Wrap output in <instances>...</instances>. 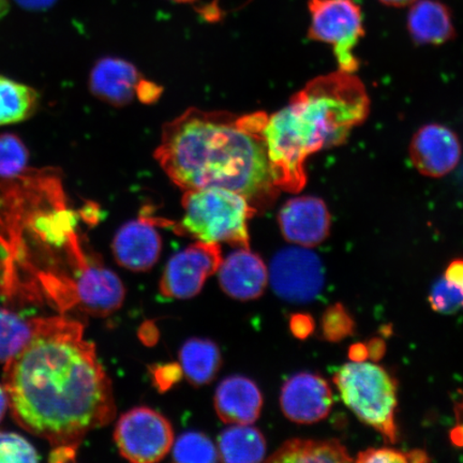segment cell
I'll list each match as a JSON object with an SVG mask.
<instances>
[{
    "mask_svg": "<svg viewBox=\"0 0 463 463\" xmlns=\"http://www.w3.org/2000/svg\"><path fill=\"white\" fill-rule=\"evenodd\" d=\"M83 333L71 318L37 317L31 343L5 364L13 418L54 449L77 451L87 434L115 418L112 382Z\"/></svg>",
    "mask_w": 463,
    "mask_h": 463,
    "instance_id": "6da1fadb",
    "label": "cell"
},
{
    "mask_svg": "<svg viewBox=\"0 0 463 463\" xmlns=\"http://www.w3.org/2000/svg\"><path fill=\"white\" fill-rule=\"evenodd\" d=\"M264 112L237 116L189 109L162 130L155 158L187 190L220 188L244 195L265 211L279 196L269 158Z\"/></svg>",
    "mask_w": 463,
    "mask_h": 463,
    "instance_id": "7a4b0ae2",
    "label": "cell"
},
{
    "mask_svg": "<svg viewBox=\"0 0 463 463\" xmlns=\"http://www.w3.org/2000/svg\"><path fill=\"white\" fill-rule=\"evenodd\" d=\"M369 108L366 89L354 73L338 71L310 80L265 126L278 188L299 193L307 182V159L345 144L352 130L366 120Z\"/></svg>",
    "mask_w": 463,
    "mask_h": 463,
    "instance_id": "3957f363",
    "label": "cell"
},
{
    "mask_svg": "<svg viewBox=\"0 0 463 463\" xmlns=\"http://www.w3.org/2000/svg\"><path fill=\"white\" fill-rule=\"evenodd\" d=\"M181 233L200 241L250 248L248 223L258 213L244 195L220 188L184 191Z\"/></svg>",
    "mask_w": 463,
    "mask_h": 463,
    "instance_id": "277c9868",
    "label": "cell"
},
{
    "mask_svg": "<svg viewBox=\"0 0 463 463\" xmlns=\"http://www.w3.org/2000/svg\"><path fill=\"white\" fill-rule=\"evenodd\" d=\"M334 382L346 407L358 420L373 427L387 443L398 442L397 382L383 367L351 362L335 373Z\"/></svg>",
    "mask_w": 463,
    "mask_h": 463,
    "instance_id": "5b68a950",
    "label": "cell"
},
{
    "mask_svg": "<svg viewBox=\"0 0 463 463\" xmlns=\"http://www.w3.org/2000/svg\"><path fill=\"white\" fill-rule=\"evenodd\" d=\"M308 37L333 46L340 71L355 73L354 50L364 36L362 9L354 0H309Z\"/></svg>",
    "mask_w": 463,
    "mask_h": 463,
    "instance_id": "8992f818",
    "label": "cell"
},
{
    "mask_svg": "<svg viewBox=\"0 0 463 463\" xmlns=\"http://www.w3.org/2000/svg\"><path fill=\"white\" fill-rule=\"evenodd\" d=\"M119 453L136 463H154L170 453L174 432L170 421L153 409L135 408L121 415L114 433Z\"/></svg>",
    "mask_w": 463,
    "mask_h": 463,
    "instance_id": "52a82bcc",
    "label": "cell"
},
{
    "mask_svg": "<svg viewBox=\"0 0 463 463\" xmlns=\"http://www.w3.org/2000/svg\"><path fill=\"white\" fill-rule=\"evenodd\" d=\"M269 281L280 298L305 304L321 293L326 278L317 254L298 246L283 249L276 254L270 262Z\"/></svg>",
    "mask_w": 463,
    "mask_h": 463,
    "instance_id": "ba28073f",
    "label": "cell"
},
{
    "mask_svg": "<svg viewBox=\"0 0 463 463\" xmlns=\"http://www.w3.org/2000/svg\"><path fill=\"white\" fill-rule=\"evenodd\" d=\"M222 260L216 242L198 241L190 245L167 262L160 281L161 294L175 299L196 297L208 278L217 273Z\"/></svg>",
    "mask_w": 463,
    "mask_h": 463,
    "instance_id": "9c48e42d",
    "label": "cell"
},
{
    "mask_svg": "<svg viewBox=\"0 0 463 463\" xmlns=\"http://www.w3.org/2000/svg\"><path fill=\"white\" fill-rule=\"evenodd\" d=\"M333 403L331 386L321 375L300 373L291 376L282 386V412L298 424H315L326 419Z\"/></svg>",
    "mask_w": 463,
    "mask_h": 463,
    "instance_id": "30bf717a",
    "label": "cell"
},
{
    "mask_svg": "<svg viewBox=\"0 0 463 463\" xmlns=\"http://www.w3.org/2000/svg\"><path fill=\"white\" fill-rule=\"evenodd\" d=\"M71 288V302L90 316L108 317L124 304L123 282L114 271L103 266L82 265Z\"/></svg>",
    "mask_w": 463,
    "mask_h": 463,
    "instance_id": "8fae6325",
    "label": "cell"
},
{
    "mask_svg": "<svg viewBox=\"0 0 463 463\" xmlns=\"http://www.w3.org/2000/svg\"><path fill=\"white\" fill-rule=\"evenodd\" d=\"M278 222L288 241L305 248L322 244L331 231L328 208L315 196H300L288 201L278 215Z\"/></svg>",
    "mask_w": 463,
    "mask_h": 463,
    "instance_id": "7c38bea8",
    "label": "cell"
},
{
    "mask_svg": "<svg viewBox=\"0 0 463 463\" xmlns=\"http://www.w3.org/2000/svg\"><path fill=\"white\" fill-rule=\"evenodd\" d=\"M410 156L413 165L422 175L442 177L458 165L461 145L458 137L447 127L427 125L414 136Z\"/></svg>",
    "mask_w": 463,
    "mask_h": 463,
    "instance_id": "4fadbf2b",
    "label": "cell"
},
{
    "mask_svg": "<svg viewBox=\"0 0 463 463\" xmlns=\"http://www.w3.org/2000/svg\"><path fill=\"white\" fill-rule=\"evenodd\" d=\"M113 254L120 266L132 271H147L158 262L162 240L153 220L146 218L127 222L116 233Z\"/></svg>",
    "mask_w": 463,
    "mask_h": 463,
    "instance_id": "5bb4252c",
    "label": "cell"
},
{
    "mask_svg": "<svg viewBox=\"0 0 463 463\" xmlns=\"http://www.w3.org/2000/svg\"><path fill=\"white\" fill-rule=\"evenodd\" d=\"M218 273L223 292L242 302L262 297L269 283V269L250 249L240 248L229 254L222 260Z\"/></svg>",
    "mask_w": 463,
    "mask_h": 463,
    "instance_id": "9a60e30c",
    "label": "cell"
},
{
    "mask_svg": "<svg viewBox=\"0 0 463 463\" xmlns=\"http://www.w3.org/2000/svg\"><path fill=\"white\" fill-rule=\"evenodd\" d=\"M145 79L132 63L120 58L106 57L90 72L92 95L114 107H125L137 97Z\"/></svg>",
    "mask_w": 463,
    "mask_h": 463,
    "instance_id": "2e32d148",
    "label": "cell"
},
{
    "mask_svg": "<svg viewBox=\"0 0 463 463\" xmlns=\"http://www.w3.org/2000/svg\"><path fill=\"white\" fill-rule=\"evenodd\" d=\"M262 407V392L246 376H229L218 386L215 409L219 419L225 424L252 425L260 418Z\"/></svg>",
    "mask_w": 463,
    "mask_h": 463,
    "instance_id": "e0dca14e",
    "label": "cell"
},
{
    "mask_svg": "<svg viewBox=\"0 0 463 463\" xmlns=\"http://www.w3.org/2000/svg\"><path fill=\"white\" fill-rule=\"evenodd\" d=\"M408 28L420 44H442L455 36L450 11L437 0L415 2L408 15Z\"/></svg>",
    "mask_w": 463,
    "mask_h": 463,
    "instance_id": "ac0fdd59",
    "label": "cell"
},
{
    "mask_svg": "<svg viewBox=\"0 0 463 463\" xmlns=\"http://www.w3.org/2000/svg\"><path fill=\"white\" fill-rule=\"evenodd\" d=\"M346 448L337 439H291L266 459L268 462H352Z\"/></svg>",
    "mask_w": 463,
    "mask_h": 463,
    "instance_id": "d6986e66",
    "label": "cell"
},
{
    "mask_svg": "<svg viewBox=\"0 0 463 463\" xmlns=\"http://www.w3.org/2000/svg\"><path fill=\"white\" fill-rule=\"evenodd\" d=\"M179 361L184 376L196 387L211 383L222 364L217 345L204 338L187 340L179 352Z\"/></svg>",
    "mask_w": 463,
    "mask_h": 463,
    "instance_id": "ffe728a7",
    "label": "cell"
},
{
    "mask_svg": "<svg viewBox=\"0 0 463 463\" xmlns=\"http://www.w3.org/2000/svg\"><path fill=\"white\" fill-rule=\"evenodd\" d=\"M218 453L223 462H260L266 454L265 438L251 425H232L220 434Z\"/></svg>",
    "mask_w": 463,
    "mask_h": 463,
    "instance_id": "44dd1931",
    "label": "cell"
},
{
    "mask_svg": "<svg viewBox=\"0 0 463 463\" xmlns=\"http://www.w3.org/2000/svg\"><path fill=\"white\" fill-rule=\"evenodd\" d=\"M40 96L33 87L0 75V126L22 123L36 113Z\"/></svg>",
    "mask_w": 463,
    "mask_h": 463,
    "instance_id": "7402d4cb",
    "label": "cell"
},
{
    "mask_svg": "<svg viewBox=\"0 0 463 463\" xmlns=\"http://www.w3.org/2000/svg\"><path fill=\"white\" fill-rule=\"evenodd\" d=\"M37 331V318L23 317L0 308V364H7L31 343Z\"/></svg>",
    "mask_w": 463,
    "mask_h": 463,
    "instance_id": "603a6c76",
    "label": "cell"
},
{
    "mask_svg": "<svg viewBox=\"0 0 463 463\" xmlns=\"http://www.w3.org/2000/svg\"><path fill=\"white\" fill-rule=\"evenodd\" d=\"M173 460L176 462L220 461L218 448L202 432H184L173 443Z\"/></svg>",
    "mask_w": 463,
    "mask_h": 463,
    "instance_id": "cb8c5ba5",
    "label": "cell"
},
{
    "mask_svg": "<svg viewBox=\"0 0 463 463\" xmlns=\"http://www.w3.org/2000/svg\"><path fill=\"white\" fill-rule=\"evenodd\" d=\"M29 153L25 144L14 133L0 135V177L14 178L26 169Z\"/></svg>",
    "mask_w": 463,
    "mask_h": 463,
    "instance_id": "d4e9b609",
    "label": "cell"
},
{
    "mask_svg": "<svg viewBox=\"0 0 463 463\" xmlns=\"http://www.w3.org/2000/svg\"><path fill=\"white\" fill-rule=\"evenodd\" d=\"M321 327L324 338L337 344L354 334L355 322L343 304L335 303L324 311Z\"/></svg>",
    "mask_w": 463,
    "mask_h": 463,
    "instance_id": "484cf974",
    "label": "cell"
},
{
    "mask_svg": "<svg viewBox=\"0 0 463 463\" xmlns=\"http://www.w3.org/2000/svg\"><path fill=\"white\" fill-rule=\"evenodd\" d=\"M77 218L71 211H57L37 220V230L53 244H62L72 234Z\"/></svg>",
    "mask_w": 463,
    "mask_h": 463,
    "instance_id": "4316f807",
    "label": "cell"
},
{
    "mask_svg": "<svg viewBox=\"0 0 463 463\" xmlns=\"http://www.w3.org/2000/svg\"><path fill=\"white\" fill-rule=\"evenodd\" d=\"M36 449L26 439L14 432L0 431V463L38 462Z\"/></svg>",
    "mask_w": 463,
    "mask_h": 463,
    "instance_id": "83f0119b",
    "label": "cell"
},
{
    "mask_svg": "<svg viewBox=\"0 0 463 463\" xmlns=\"http://www.w3.org/2000/svg\"><path fill=\"white\" fill-rule=\"evenodd\" d=\"M357 462H430V456L422 449L402 451L391 448L368 449L357 455Z\"/></svg>",
    "mask_w": 463,
    "mask_h": 463,
    "instance_id": "f1b7e54d",
    "label": "cell"
},
{
    "mask_svg": "<svg viewBox=\"0 0 463 463\" xmlns=\"http://www.w3.org/2000/svg\"><path fill=\"white\" fill-rule=\"evenodd\" d=\"M430 303L431 308L439 314H455L456 311L463 308V295L458 288L451 286L442 278L433 286Z\"/></svg>",
    "mask_w": 463,
    "mask_h": 463,
    "instance_id": "f546056e",
    "label": "cell"
},
{
    "mask_svg": "<svg viewBox=\"0 0 463 463\" xmlns=\"http://www.w3.org/2000/svg\"><path fill=\"white\" fill-rule=\"evenodd\" d=\"M289 328L298 339H307L315 332L316 323L314 317L307 314H295L289 320Z\"/></svg>",
    "mask_w": 463,
    "mask_h": 463,
    "instance_id": "4dcf8cb0",
    "label": "cell"
},
{
    "mask_svg": "<svg viewBox=\"0 0 463 463\" xmlns=\"http://www.w3.org/2000/svg\"><path fill=\"white\" fill-rule=\"evenodd\" d=\"M444 279L458 288L463 295V260H455L448 266Z\"/></svg>",
    "mask_w": 463,
    "mask_h": 463,
    "instance_id": "1f68e13d",
    "label": "cell"
},
{
    "mask_svg": "<svg viewBox=\"0 0 463 463\" xmlns=\"http://www.w3.org/2000/svg\"><path fill=\"white\" fill-rule=\"evenodd\" d=\"M181 368L175 367L173 369V364L171 366H166L165 368L157 369V372L155 373V379L157 381L159 387H161L162 391H165L169 385L174 383V381L178 378L179 373H181Z\"/></svg>",
    "mask_w": 463,
    "mask_h": 463,
    "instance_id": "d6a6232c",
    "label": "cell"
},
{
    "mask_svg": "<svg viewBox=\"0 0 463 463\" xmlns=\"http://www.w3.org/2000/svg\"><path fill=\"white\" fill-rule=\"evenodd\" d=\"M367 347L369 358L373 362H379L384 357L386 353V344L383 339L373 338L369 341Z\"/></svg>",
    "mask_w": 463,
    "mask_h": 463,
    "instance_id": "836d02e7",
    "label": "cell"
},
{
    "mask_svg": "<svg viewBox=\"0 0 463 463\" xmlns=\"http://www.w3.org/2000/svg\"><path fill=\"white\" fill-rule=\"evenodd\" d=\"M57 0H15V3L23 9L32 11H43L54 5Z\"/></svg>",
    "mask_w": 463,
    "mask_h": 463,
    "instance_id": "e575fe53",
    "label": "cell"
},
{
    "mask_svg": "<svg viewBox=\"0 0 463 463\" xmlns=\"http://www.w3.org/2000/svg\"><path fill=\"white\" fill-rule=\"evenodd\" d=\"M351 362L362 363L366 362L369 358L368 347L364 344H355L349 347V353H347Z\"/></svg>",
    "mask_w": 463,
    "mask_h": 463,
    "instance_id": "d590c367",
    "label": "cell"
},
{
    "mask_svg": "<svg viewBox=\"0 0 463 463\" xmlns=\"http://www.w3.org/2000/svg\"><path fill=\"white\" fill-rule=\"evenodd\" d=\"M200 11L207 20L213 19L217 21L220 15H222V10H220L217 2L204 5V8H202Z\"/></svg>",
    "mask_w": 463,
    "mask_h": 463,
    "instance_id": "8d00e7d4",
    "label": "cell"
},
{
    "mask_svg": "<svg viewBox=\"0 0 463 463\" xmlns=\"http://www.w3.org/2000/svg\"><path fill=\"white\" fill-rule=\"evenodd\" d=\"M450 439L456 447L463 448V422H458V426L450 431Z\"/></svg>",
    "mask_w": 463,
    "mask_h": 463,
    "instance_id": "74e56055",
    "label": "cell"
},
{
    "mask_svg": "<svg viewBox=\"0 0 463 463\" xmlns=\"http://www.w3.org/2000/svg\"><path fill=\"white\" fill-rule=\"evenodd\" d=\"M9 408V401L7 392H5L3 384H0V421L5 418V412Z\"/></svg>",
    "mask_w": 463,
    "mask_h": 463,
    "instance_id": "f35d334b",
    "label": "cell"
},
{
    "mask_svg": "<svg viewBox=\"0 0 463 463\" xmlns=\"http://www.w3.org/2000/svg\"><path fill=\"white\" fill-rule=\"evenodd\" d=\"M382 4L391 5V7H405L411 4H414L416 0H380Z\"/></svg>",
    "mask_w": 463,
    "mask_h": 463,
    "instance_id": "ab89813d",
    "label": "cell"
},
{
    "mask_svg": "<svg viewBox=\"0 0 463 463\" xmlns=\"http://www.w3.org/2000/svg\"><path fill=\"white\" fill-rule=\"evenodd\" d=\"M9 4L8 0H0V17H3L8 13Z\"/></svg>",
    "mask_w": 463,
    "mask_h": 463,
    "instance_id": "60d3db41",
    "label": "cell"
},
{
    "mask_svg": "<svg viewBox=\"0 0 463 463\" xmlns=\"http://www.w3.org/2000/svg\"><path fill=\"white\" fill-rule=\"evenodd\" d=\"M170 2L176 4H190L195 2V0H170Z\"/></svg>",
    "mask_w": 463,
    "mask_h": 463,
    "instance_id": "b9f144b4",
    "label": "cell"
}]
</instances>
